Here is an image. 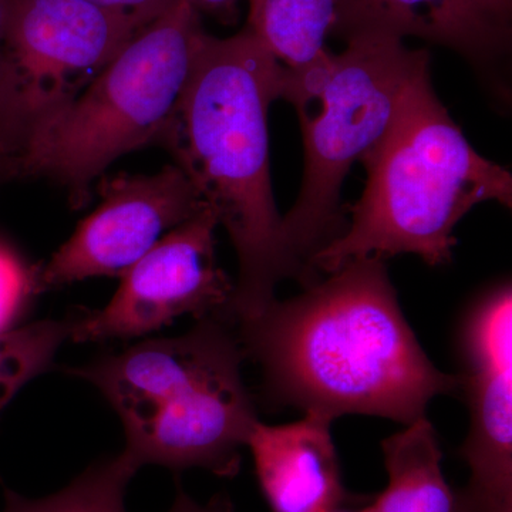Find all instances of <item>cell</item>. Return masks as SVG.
<instances>
[{"instance_id": "obj_6", "label": "cell", "mask_w": 512, "mask_h": 512, "mask_svg": "<svg viewBox=\"0 0 512 512\" xmlns=\"http://www.w3.org/2000/svg\"><path fill=\"white\" fill-rule=\"evenodd\" d=\"M429 67L426 50L403 39L366 33L348 39L339 55L329 53L303 76L285 70L282 99L302 109L318 99L311 117L299 111L303 134V177L298 200L284 217L286 241L311 275V259L340 235V190L352 165L389 130L407 87Z\"/></svg>"}, {"instance_id": "obj_11", "label": "cell", "mask_w": 512, "mask_h": 512, "mask_svg": "<svg viewBox=\"0 0 512 512\" xmlns=\"http://www.w3.org/2000/svg\"><path fill=\"white\" fill-rule=\"evenodd\" d=\"M330 424L318 413L284 426L255 424L247 447L272 512H333L345 503Z\"/></svg>"}, {"instance_id": "obj_3", "label": "cell", "mask_w": 512, "mask_h": 512, "mask_svg": "<svg viewBox=\"0 0 512 512\" xmlns=\"http://www.w3.org/2000/svg\"><path fill=\"white\" fill-rule=\"evenodd\" d=\"M360 163L367 183L350 205L352 224L311 259L332 274L356 259L419 255L451 261L454 228L484 201L512 204V175L468 143L431 87L429 67L414 76L389 130Z\"/></svg>"}, {"instance_id": "obj_5", "label": "cell", "mask_w": 512, "mask_h": 512, "mask_svg": "<svg viewBox=\"0 0 512 512\" xmlns=\"http://www.w3.org/2000/svg\"><path fill=\"white\" fill-rule=\"evenodd\" d=\"M204 33L197 10L175 3L89 86L32 128L16 158L20 170L53 178L84 202L89 184L117 158L161 141Z\"/></svg>"}, {"instance_id": "obj_23", "label": "cell", "mask_w": 512, "mask_h": 512, "mask_svg": "<svg viewBox=\"0 0 512 512\" xmlns=\"http://www.w3.org/2000/svg\"><path fill=\"white\" fill-rule=\"evenodd\" d=\"M9 163L10 158L8 157V154L0 148V175L5 173V170H8Z\"/></svg>"}, {"instance_id": "obj_9", "label": "cell", "mask_w": 512, "mask_h": 512, "mask_svg": "<svg viewBox=\"0 0 512 512\" xmlns=\"http://www.w3.org/2000/svg\"><path fill=\"white\" fill-rule=\"evenodd\" d=\"M460 386L470 407L461 456L470 480L453 512H512V295L501 285L478 299L461 323Z\"/></svg>"}, {"instance_id": "obj_24", "label": "cell", "mask_w": 512, "mask_h": 512, "mask_svg": "<svg viewBox=\"0 0 512 512\" xmlns=\"http://www.w3.org/2000/svg\"><path fill=\"white\" fill-rule=\"evenodd\" d=\"M8 400L3 399V397H0V412H2L3 409H5L6 404H8Z\"/></svg>"}, {"instance_id": "obj_22", "label": "cell", "mask_w": 512, "mask_h": 512, "mask_svg": "<svg viewBox=\"0 0 512 512\" xmlns=\"http://www.w3.org/2000/svg\"><path fill=\"white\" fill-rule=\"evenodd\" d=\"M485 9L505 25H511L512 0H481Z\"/></svg>"}, {"instance_id": "obj_13", "label": "cell", "mask_w": 512, "mask_h": 512, "mask_svg": "<svg viewBox=\"0 0 512 512\" xmlns=\"http://www.w3.org/2000/svg\"><path fill=\"white\" fill-rule=\"evenodd\" d=\"M389 485L363 512H453L436 430L426 416L382 444Z\"/></svg>"}, {"instance_id": "obj_21", "label": "cell", "mask_w": 512, "mask_h": 512, "mask_svg": "<svg viewBox=\"0 0 512 512\" xmlns=\"http://www.w3.org/2000/svg\"><path fill=\"white\" fill-rule=\"evenodd\" d=\"M183 2L188 3L198 13L207 12L225 19L234 15L239 0H183Z\"/></svg>"}, {"instance_id": "obj_8", "label": "cell", "mask_w": 512, "mask_h": 512, "mask_svg": "<svg viewBox=\"0 0 512 512\" xmlns=\"http://www.w3.org/2000/svg\"><path fill=\"white\" fill-rule=\"evenodd\" d=\"M140 30L130 16L89 0H12L6 50L28 137L40 120L89 86Z\"/></svg>"}, {"instance_id": "obj_14", "label": "cell", "mask_w": 512, "mask_h": 512, "mask_svg": "<svg viewBox=\"0 0 512 512\" xmlns=\"http://www.w3.org/2000/svg\"><path fill=\"white\" fill-rule=\"evenodd\" d=\"M338 0H249L247 28L292 76L311 72L329 55Z\"/></svg>"}, {"instance_id": "obj_18", "label": "cell", "mask_w": 512, "mask_h": 512, "mask_svg": "<svg viewBox=\"0 0 512 512\" xmlns=\"http://www.w3.org/2000/svg\"><path fill=\"white\" fill-rule=\"evenodd\" d=\"M10 5L12 0H0V148L12 158L18 157L28 137V120L20 103L6 50Z\"/></svg>"}, {"instance_id": "obj_4", "label": "cell", "mask_w": 512, "mask_h": 512, "mask_svg": "<svg viewBox=\"0 0 512 512\" xmlns=\"http://www.w3.org/2000/svg\"><path fill=\"white\" fill-rule=\"evenodd\" d=\"M245 353L225 319L177 338L148 339L70 369L99 389L126 431L131 464L204 468L234 477L258 423L242 380Z\"/></svg>"}, {"instance_id": "obj_7", "label": "cell", "mask_w": 512, "mask_h": 512, "mask_svg": "<svg viewBox=\"0 0 512 512\" xmlns=\"http://www.w3.org/2000/svg\"><path fill=\"white\" fill-rule=\"evenodd\" d=\"M210 207L178 225L120 276L111 301L73 318L77 343L143 338L184 315L229 319L235 284L218 266Z\"/></svg>"}, {"instance_id": "obj_1", "label": "cell", "mask_w": 512, "mask_h": 512, "mask_svg": "<svg viewBox=\"0 0 512 512\" xmlns=\"http://www.w3.org/2000/svg\"><path fill=\"white\" fill-rule=\"evenodd\" d=\"M239 323V343L264 370L269 397L332 421L356 413L409 424L460 387L421 349L382 259L348 262Z\"/></svg>"}, {"instance_id": "obj_10", "label": "cell", "mask_w": 512, "mask_h": 512, "mask_svg": "<svg viewBox=\"0 0 512 512\" xmlns=\"http://www.w3.org/2000/svg\"><path fill=\"white\" fill-rule=\"evenodd\" d=\"M101 202L40 269L42 291L121 276L178 225L208 207L177 164L100 184Z\"/></svg>"}, {"instance_id": "obj_12", "label": "cell", "mask_w": 512, "mask_h": 512, "mask_svg": "<svg viewBox=\"0 0 512 512\" xmlns=\"http://www.w3.org/2000/svg\"><path fill=\"white\" fill-rule=\"evenodd\" d=\"M333 33L346 40L366 33L419 37L471 60L500 55L511 40V26L481 0H338Z\"/></svg>"}, {"instance_id": "obj_17", "label": "cell", "mask_w": 512, "mask_h": 512, "mask_svg": "<svg viewBox=\"0 0 512 512\" xmlns=\"http://www.w3.org/2000/svg\"><path fill=\"white\" fill-rule=\"evenodd\" d=\"M42 292L40 269L0 244V332L19 326L33 299Z\"/></svg>"}, {"instance_id": "obj_2", "label": "cell", "mask_w": 512, "mask_h": 512, "mask_svg": "<svg viewBox=\"0 0 512 512\" xmlns=\"http://www.w3.org/2000/svg\"><path fill=\"white\" fill-rule=\"evenodd\" d=\"M284 83V66L248 28L227 39L204 33L161 138L237 251L228 316L238 322L264 312L285 278L311 279L289 248L272 191L268 111Z\"/></svg>"}, {"instance_id": "obj_15", "label": "cell", "mask_w": 512, "mask_h": 512, "mask_svg": "<svg viewBox=\"0 0 512 512\" xmlns=\"http://www.w3.org/2000/svg\"><path fill=\"white\" fill-rule=\"evenodd\" d=\"M137 471L120 453L87 468L63 490L47 497L33 500L6 490L2 512H127L124 497Z\"/></svg>"}, {"instance_id": "obj_19", "label": "cell", "mask_w": 512, "mask_h": 512, "mask_svg": "<svg viewBox=\"0 0 512 512\" xmlns=\"http://www.w3.org/2000/svg\"><path fill=\"white\" fill-rule=\"evenodd\" d=\"M101 8L130 16L141 29L168 12L180 0H89Z\"/></svg>"}, {"instance_id": "obj_16", "label": "cell", "mask_w": 512, "mask_h": 512, "mask_svg": "<svg viewBox=\"0 0 512 512\" xmlns=\"http://www.w3.org/2000/svg\"><path fill=\"white\" fill-rule=\"evenodd\" d=\"M73 318L40 320L0 332V397L10 400L52 365L57 349L72 336Z\"/></svg>"}, {"instance_id": "obj_20", "label": "cell", "mask_w": 512, "mask_h": 512, "mask_svg": "<svg viewBox=\"0 0 512 512\" xmlns=\"http://www.w3.org/2000/svg\"><path fill=\"white\" fill-rule=\"evenodd\" d=\"M168 512H231V507L224 501H214L207 505L198 504L197 501L188 497L183 490H178L173 507Z\"/></svg>"}, {"instance_id": "obj_25", "label": "cell", "mask_w": 512, "mask_h": 512, "mask_svg": "<svg viewBox=\"0 0 512 512\" xmlns=\"http://www.w3.org/2000/svg\"><path fill=\"white\" fill-rule=\"evenodd\" d=\"M333 512H346V511L336 510V511H333ZM359 512H363V510H362V511H359Z\"/></svg>"}]
</instances>
